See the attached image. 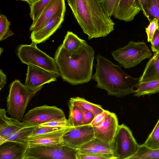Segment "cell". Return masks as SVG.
I'll return each mask as SVG.
<instances>
[{
	"mask_svg": "<svg viewBox=\"0 0 159 159\" xmlns=\"http://www.w3.org/2000/svg\"><path fill=\"white\" fill-rule=\"evenodd\" d=\"M38 126H31L23 128L5 139L0 144L7 141H13L21 143H28L29 139Z\"/></svg>",
	"mask_w": 159,
	"mask_h": 159,
	"instance_id": "22",
	"label": "cell"
},
{
	"mask_svg": "<svg viewBox=\"0 0 159 159\" xmlns=\"http://www.w3.org/2000/svg\"><path fill=\"white\" fill-rule=\"evenodd\" d=\"M36 43L22 44L17 50V55L23 63L37 66L55 75L60 76L59 71L54 58L39 49Z\"/></svg>",
	"mask_w": 159,
	"mask_h": 159,
	"instance_id": "5",
	"label": "cell"
},
{
	"mask_svg": "<svg viewBox=\"0 0 159 159\" xmlns=\"http://www.w3.org/2000/svg\"><path fill=\"white\" fill-rule=\"evenodd\" d=\"M94 51L85 43L72 51L61 44L56 50L54 59L60 76L72 85L88 83L92 79Z\"/></svg>",
	"mask_w": 159,
	"mask_h": 159,
	"instance_id": "1",
	"label": "cell"
},
{
	"mask_svg": "<svg viewBox=\"0 0 159 159\" xmlns=\"http://www.w3.org/2000/svg\"><path fill=\"white\" fill-rule=\"evenodd\" d=\"M139 13L133 6L132 0H120L113 16L119 20L129 22Z\"/></svg>",
	"mask_w": 159,
	"mask_h": 159,
	"instance_id": "20",
	"label": "cell"
},
{
	"mask_svg": "<svg viewBox=\"0 0 159 159\" xmlns=\"http://www.w3.org/2000/svg\"><path fill=\"white\" fill-rule=\"evenodd\" d=\"M66 117L63 111L55 106L43 105L30 110L22 119V122L39 125L52 120Z\"/></svg>",
	"mask_w": 159,
	"mask_h": 159,
	"instance_id": "9",
	"label": "cell"
},
{
	"mask_svg": "<svg viewBox=\"0 0 159 159\" xmlns=\"http://www.w3.org/2000/svg\"><path fill=\"white\" fill-rule=\"evenodd\" d=\"M133 93L135 96L150 95L159 92V79L141 83H138L134 87Z\"/></svg>",
	"mask_w": 159,
	"mask_h": 159,
	"instance_id": "21",
	"label": "cell"
},
{
	"mask_svg": "<svg viewBox=\"0 0 159 159\" xmlns=\"http://www.w3.org/2000/svg\"><path fill=\"white\" fill-rule=\"evenodd\" d=\"M110 112L108 111L104 110L102 112L94 117L90 125H92L101 122Z\"/></svg>",
	"mask_w": 159,
	"mask_h": 159,
	"instance_id": "37",
	"label": "cell"
},
{
	"mask_svg": "<svg viewBox=\"0 0 159 159\" xmlns=\"http://www.w3.org/2000/svg\"><path fill=\"white\" fill-rule=\"evenodd\" d=\"M157 20L154 18L151 21L147 28H145V31L147 36V40L148 42H152L153 35L156 30L158 29Z\"/></svg>",
	"mask_w": 159,
	"mask_h": 159,
	"instance_id": "33",
	"label": "cell"
},
{
	"mask_svg": "<svg viewBox=\"0 0 159 159\" xmlns=\"http://www.w3.org/2000/svg\"><path fill=\"white\" fill-rule=\"evenodd\" d=\"M66 10L57 13L41 28L32 31L30 38L36 44L45 42L60 27L64 20Z\"/></svg>",
	"mask_w": 159,
	"mask_h": 159,
	"instance_id": "13",
	"label": "cell"
},
{
	"mask_svg": "<svg viewBox=\"0 0 159 159\" xmlns=\"http://www.w3.org/2000/svg\"><path fill=\"white\" fill-rule=\"evenodd\" d=\"M111 54L114 59L125 69L136 66L143 60L150 58L152 52L144 42L130 41L123 48L112 51Z\"/></svg>",
	"mask_w": 159,
	"mask_h": 159,
	"instance_id": "6",
	"label": "cell"
},
{
	"mask_svg": "<svg viewBox=\"0 0 159 159\" xmlns=\"http://www.w3.org/2000/svg\"><path fill=\"white\" fill-rule=\"evenodd\" d=\"M11 23L7 17L3 14L0 16V41H2L14 34L10 30Z\"/></svg>",
	"mask_w": 159,
	"mask_h": 159,
	"instance_id": "30",
	"label": "cell"
},
{
	"mask_svg": "<svg viewBox=\"0 0 159 159\" xmlns=\"http://www.w3.org/2000/svg\"><path fill=\"white\" fill-rule=\"evenodd\" d=\"M83 32L92 38L105 37L114 30L115 24L104 11L100 0H67Z\"/></svg>",
	"mask_w": 159,
	"mask_h": 159,
	"instance_id": "2",
	"label": "cell"
},
{
	"mask_svg": "<svg viewBox=\"0 0 159 159\" xmlns=\"http://www.w3.org/2000/svg\"><path fill=\"white\" fill-rule=\"evenodd\" d=\"M94 138V130L91 125L71 127L63 136L62 143L78 149Z\"/></svg>",
	"mask_w": 159,
	"mask_h": 159,
	"instance_id": "10",
	"label": "cell"
},
{
	"mask_svg": "<svg viewBox=\"0 0 159 159\" xmlns=\"http://www.w3.org/2000/svg\"><path fill=\"white\" fill-rule=\"evenodd\" d=\"M120 0H100L101 6L105 12L111 17L117 7Z\"/></svg>",
	"mask_w": 159,
	"mask_h": 159,
	"instance_id": "31",
	"label": "cell"
},
{
	"mask_svg": "<svg viewBox=\"0 0 159 159\" xmlns=\"http://www.w3.org/2000/svg\"><path fill=\"white\" fill-rule=\"evenodd\" d=\"M149 0H137V4L143 15Z\"/></svg>",
	"mask_w": 159,
	"mask_h": 159,
	"instance_id": "39",
	"label": "cell"
},
{
	"mask_svg": "<svg viewBox=\"0 0 159 159\" xmlns=\"http://www.w3.org/2000/svg\"><path fill=\"white\" fill-rule=\"evenodd\" d=\"M40 0H25V1L27 2L29 5L34 4Z\"/></svg>",
	"mask_w": 159,
	"mask_h": 159,
	"instance_id": "42",
	"label": "cell"
},
{
	"mask_svg": "<svg viewBox=\"0 0 159 159\" xmlns=\"http://www.w3.org/2000/svg\"><path fill=\"white\" fill-rule=\"evenodd\" d=\"M16 1H25V0H16Z\"/></svg>",
	"mask_w": 159,
	"mask_h": 159,
	"instance_id": "44",
	"label": "cell"
},
{
	"mask_svg": "<svg viewBox=\"0 0 159 159\" xmlns=\"http://www.w3.org/2000/svg\"><path fill=\"white\" fill-rule=\"evenodd\" d=\"M96 58V72L92 78L98 88L106 90L109 95L121 98L134 93L139 78H133L125 72L122 66L114 64L100 54Z\"/></svg>",
	"mask_w": 159,
	"mask_h": 159,
	"instance_id": "3",
	"label": "cell"
},
{
	"mask_svg": "<svg viewBox=\"0 0 159 159\" xmlns=\"http://www.w3.org/2000/svg\"><path fill=\"white\" fill-rule=\"evenodd\" d=\"M40 126H50L65 127L70 126L68 120L66 117L54 119L39 125Z\"/></svg>",
	"mask_w": 159,
	"mask_h": 159,
	"instance_id": "32",
	"label": "cell"
},
{
	"mask_svg": "<svg viewBox=\"0 0 159 159\" xmlns=\"http://www.w3.org/2000/svg\"><path fill=\"white\" fill-rule=\"evenodd\" d=\"M143 144L151 148L159 149V119L152 131Z\"/></svg>",
	"mask_w": 159,
	"mask_h": 159,
	"instance_id": "29",
	"label": "cell"
},
{
	"mask_svg": "<svg viewBox=\"0 0 159 159\" xmlns=\"http://www.w3.org/2000/svg\"><path fill=\"white\" fill-rule=\"evenodd\" d=\"M28 143L7 141L0 144V159H24Z\"/></svg>",
	"mask_w": 159,
	"mask_h": 159,
	"instance_id": "18",
	"label": "cell"
},
{
	"mask_svg": "<svg viewBox=\"0 0 159 159\" xmlns=\"http://www.w3.org/2000/svg\"><path fill=\"white\" fill-rule=\"evenodd\" d=\"M159 79V51L156 52L147 64L139 83Z\"/></svg>",
	"mask_w": 159,
	"mask_h": 159,
	"instance_id": "19",
	"label": "cell"
},
{
	"mask_svg": "<svg viewBox=\"0 0 159 159\" xmlns=\"http://www.w3.org/2000/svg\"><path fill=\"white\" fill-rule=\"evenodd\" d=\"M7 83V78L6 75L3 71L0 70V90L4 87Z\"/></svg>",
	"mask_w": 159,
	"mask_h": 159,
	"instance_id": "40",
	"label": "cell"
},
{
	"mask_svg": "<svg viewBox=\"0 0 159 159\" xmlns=\"http://www.w3.org/2000/svg\"><path fill=\"white\" fill-rule=\"evenodd\" d=\"M111 144L115 159H130L139 146L131 131L124 124L118 125Z\"/></svg>",
	"mask_w": 159,
	"mask_h": 159,
	"instance_id": "7",
	"label": "cell"
},
{
	"mask_svg": "<svg viewBox=\"0 0 159 159\" xmlns=\"http://www.w3.org/2000/svg\"><path fill=\"white\" fill-rule=\"evenodd\" d=\"M7 111L3 108L0 109V144L12 134L27 126L38 125L31 123L20 122L6 115Z\"/></svg>",
	"mask_w": 159,
	"mask_h": 159,
	"instance_id": "14",
	"label": "cell"
},
{
	"mask_svg": "<svg viewBox=\"0 0 159 159\" xmlns=\"http://www.w3.org/2000/svg\"><path fill=\"white\" fill-rule=\"evenodd\" d=\"M151 44V49L153 52L156 53L159 51V30L158 29L153 35Z\"/></svg>",
	"mask_w": 159,
	"mask_h": 159,
	"instance_id": "36",
	"label": "cell"
},
{
	"mask_svg": "<svg viewBox=\"0 0 159 159\" xmlns=\"http://www.w3.org/2000/svg\"><path fill=\"white\" fill-rule=\"evenodd\" d=\"M78 153L93 154L115 159L111 143L94 138L78 149Z\"/></svg>",
	"mask_w": 159,
	"mask_h": 159,
	"instance_id": "15",
	"label": "cell"
},
{
	"mask_svg": "<svg viewBox=\"0 0 159 159\" xmlns=\"http://www.w3.org/2000/svg\"><path fill=\"white\" fill-rule=\"evenodd\" d=\"M133 6L135 9L139 12L141 11L139 7V6L137 2V0H132Z\"/></svg>",
	"mask_w": 159,
	"mask_h": 159,
	"instance_id": "41",
	"label": "cell"
},
{
	"mask_svg": "<svg viewBox=\"0 0 159 159\" xmlns=\"http://www.w3.org/2000/svg\"><path fill=\"white\" fill-rule=\"evenodd\" d=\"M76 159H106L103 156L93 154L77 153Z\"/></svg>",
	"mask_w": 159,
	"mask_h": 159,
	"instance_id": "38",
	"label": "cell"
},
{
	"mask_svg": "<svg viewBox=\"0 0 159 159\" xmlns=\"http://www.w3.org/2000/svg\"><path fill=\"white\" fill-rule=\"evenodd\" d=\"M63 128L64 127L40 126H38V127L35 130L30 137L48 133L61 129Z\"/></svg>",
	"mask_w": 159,
	"mask_h": 159,
	"instance_id": "35",
	"label": "cell"
},
{
	"mask_svg": "<svg viewBox=\"0 0 159 159\" xmlns=\"http://www.w3.org/2000/svg\"><path fill=\"white\" fill-rule=\"evenodd\" d=\"M69 114L68 120L70 126L76 127L82 125V117L79 106L69 101Z\"/></svg>",
	"mask_w": 159,
	"mask_h": 159,
	"instance_id": "24",
	"label": "cell"
},
{
	"mask_svg": "<svg viewBox=\"0 0 159 159\" xmlns=\"http://www.w3.org/2000/svg\"><path fill=\"white\" fill-rule=\"evenodd\" d=\"M9 87L7 111L12 118L20 121L29 103L38 91H31L17 80L11 82Z\"/></svg>",
	"mask_w": 159,
	"mask_h": 159,
	"instance_id": "4",
	"label": "cell"
},
{
	"mask_svg": "<svg viewBox=\"0 0 159 159\" xmlns=\"http://www.w3.org/2000/svg\"><path fill=\"white\" fill-rule=\"evenodd\" d=\"M69 101L81 106L91 112L94 117L102 112L105 110L99 105L91 103L85 99L79 97L71 98Z\"/></svg>",
	"mask_w": 159,
	"mask_h": 159,
	"instance_id": "26",
	"label": "cell"
},
{
	"mask_svg": "<svg viewBox=\"0 0 159 159\" xmlns=\"http://www.w3.org/2000/svg\"><path fill=\"white\" fill-rule=\"evenodd\" d=\"M118 125L116 115L114 113L110 112L101 122L92 125L95 138L111 143Z\"/></svg>",
	"mask_w": 159,
	"mask_h": 159,
	"instance_id": "12",
	"label": "cell"
},
{
	"mask_svg": "<svg viewBox=\"0 0 159 159\" xmlns=\"http://www.w3.org/2000/svg\"><path fill=\"white\" fill-rule=\"evenodd\" d=\"M71 127H65L48 133L30 137L28 141L29 146H51L62 143L63 136Z\"/></svg>",
	"mask_w": 159,
	"mask_h": 159,
	"instance_id": "17",
	"label": "cell"
},
{
	"mask_svg": "<svg viewBox=\"0 0 159 159\" xmlns=\"http://www.w3.org/2000/svg\"><path fill=\"white\" fill-rule=\"evenodd\" d=\"M144 15L149 22L156 19L159 30V0H149Z\"/></svg>",
	"mask_w": 159,
	"mask_h": 159,
	"instance_id": "27",
	"label": "cell"
},
{
	"mask_svg": "<svg viewBox=\"0 0 159 159\" xmlns=\"http://www.w3.org/2000/svg\"><path fill=\"white\" fill-rule=\"evenodd\" d=\"M3 48H0V55H1L2 52H3Z\"/></svg>",
	"mask_w": 159,
	"mask_h": 159,
	"instance_id": "43",
	"label": "cell"
},
{
	"mask_svg": "<svg viewBox=\"0 0 159 159\" xmlns=\"http://www.w3.org/2000/svg\"><path fill=\"white\" fill-rule=\"evenodd\" d=\"M57 76L40 67L28 65L25 85L31 91H39L43 85L56 81Z\"/></svg>",
	"mask_w": 159,
	"mask_h": 159,
	"instance_id": "11",
	"label": "cell"
},
{
	"mask_svg": "<svg viewBox=\"0 0 159 159\" xmlns=\"http://www.w3.org/2000/svg\"><path fill=\"white\" fill-rule=\"evenodd\" d=\"M130 159H159V149L151 148L143 144L139 145L137 152Z\"/></svg>",
	"mask_w": 159,
	"mask_h": 159,
	"instance_id": "25",
	"label": "cell"
},
{
	"mask_svg": "<svg viewBox=\"0 0 159 159\" xmlns=\"http://www.w3.org/2000/svg\"><path fill=\"white\" fill-rule=\"evenodd\" d=\"M51 0H40L34 4L29 5L30 16L33 22L30 26L33 25L40 15L46 6Z\"/></svg>",
	"mask_w": 159,
	"mask_h": 159,
	"instance_id": "28",
	"label": "cell"
},
{
	"mask_svg": "<svg viewBox=\"0 0 159 159\" xmlns=\"http://www.w3.org/2000/svg\"><path fill=\"white\" fill-rule=\"evenodd\" d=\"M78 149L62 143L29 147L24 159H76Z\"/></svg>",
	"mask_w": 159,
	"mask_h": 159,
	"instance_id": "8",
	"label": "cell"
},
{
	"mask_svg": "<svg viewBox=\"0 0 159 159\" xmlns=\"http://www.w3.org/2000/svg\"><path fill=\"white\" fill-rule=\"evenodd\" d=\"M66 10L65 0H51L45 7L30 31L38 30L42 28L57 13Z\"/></svg>",
	"mask_w": 159,
	"mask_h": 159,
	"instance_id": "16",
	"label": "cell"
},
{
	"mask_svg": "<svg viewBox=\"0 0 159 159\" xmlns=\"http://www.w3.org/2000/svg\"><path fill=\"white\" fill-rule=\"evenodd\" d=\"M86 42L85 40L79 38L72 32L68 31L62 44L66 50L72 51L79 48Z\"/></svg>",
	"mask_w": 159,
	"mask_h": 159,
	"instance_id": "23",
	"label": "cell"
},
{
	"mask_svg": "<svg viewBox=\"0 0 159 159\" xmlns=\"http://www.w3.org/2000/svg\"><path fill=\"white\" fill-rule=\"evenodd\" d=\"M80 108L82 117V125H90L93 120L94 116L89 111L81 106H79Z\"/></svg>",
	"mask_w": 159,
	"mask_h": 159,
	"instance_id": "34",
	"label": "cell"
}]
</instances>
